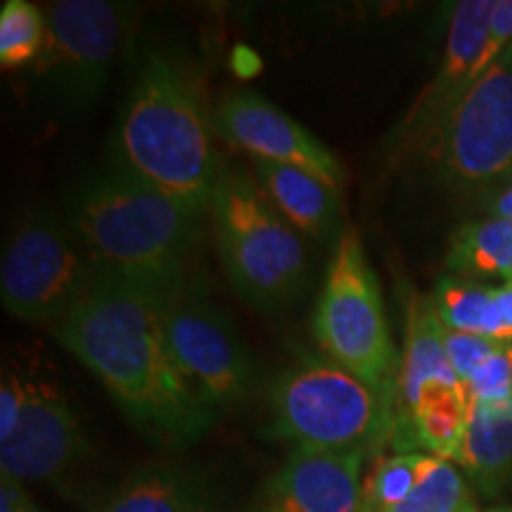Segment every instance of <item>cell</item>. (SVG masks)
<instances>
[{"label":"cell","instance_id":"7","mask_svg":"<svg viewBox=\"0 0 512 512\" xmlns=\"http://www.w3.org/2000/svg\"><path fill=\"white\" fill-rule=\"evenodd\" d=\"M100 268L79 235L55 216L31 214L19 221L0 264V299L24 323H62L93 290Z\"/></svg>","mask_w":512,"mask_h":512},{"label":"cell","instance_id":"3","mask_svg":"<svg viewBox=\"0 0 512 512\" xmlns=\"http://www.w3.org/2000/svg\"><path fill=\"white\" fill-rule=\"evenodd\" d=\"M200 216L114 169L79 190L74 233L100 273L169 290L183 283V261Z\"/></svg>","mask_w":512,"mask_h":512},{"label":"cell","instance_id":"17","mask_svg":"<svg viewBox=\"0 0 512 512\" xmlns=\"http://www.w3.org/2000/svg\"><path fill=\"white\" fill-rule=\"evenodd\" d=\"M479 489L496 494L512 475V401L475 403L467 408V425L458 456Z\"/></svg>","mask_w":512,"mask_h":512},{"label":"cell","instance_id":"19","mask_svg":"<svg viewBox=\"0 0 512 512\" xmlns=\"http://www.w3.org/2000/svg\"><path fill=\"white\" fill-rule=\"evenodd\" d=\"M446 271L453 278L512 280V221L489 219L460 226L451 235L444 259Z\"/></svg>","mask_w":512,"mask_h":512},{"label":"cell","instance_id":"10","mask_svg":"<svg viewBox=\"0 0 512 512\" xmlns=\"http://www.w3.org/2000/svg\"><path fill=\"white\" fill-rule=\"evenodd\" d=\"M164 325L176 366L211 413L245 399L252 361L226 313L178 283L166 292Z\"/></svg>","mask_w":512,"mask_h":512},{"label":"cell","instance_id":"24","mask_svg":"<svg viewBox=\"0 0 512 512\" xmlns=\"http://www.w3.org/2000/svg\"><path fill=\"white\" fill-rule=\"evenodd\" d=\"M467 401L505 403L512 401V342L503 344L470 380L465 382Z\"/></svg>","mask_w":512,"mask_h":512},{"label":"cell","instance_id":"11","mask_svg":"<svg viewBox=\"0 0 512 512\" xmlns=\"http://www.w3.org/2000/svg\"><path fill=\"white\" fill-rule=\"evenodd\" d=\"M83 451V432L60 389L27 363V396L15 430L0 441L3 475L17 482L62 477Z\"/></svg>","mask_w":512,"mask_h":512},{"label":"cell","instance_id":"14","mask_svg":"<svg viewBox=\"0 0 512 512\" xmlns=\"http://www.w3.org/2000/svg\"><path fill=\"white\" fill-rule=\"evenodd\" d=\"M366 456L294 448L268 479L254 512H358Z\"/></svg>","mask_w":512,"mask_h":512},{"label":"cell","instance_id":"29","mask_svg":"<svg viewBox=\"0 0 512 512\" xmlns=\"http://www.w3.org/2000/svg\"><path fill=\"white\" fill-rule=\"evenodd\" d=\"M489 216L512 221V176L494 192V197H491Z\"/></svg>","mask_w":512,"mask_h":512},{"label":"cell","instance_id":"13","mask_svg":"<svg viewBox=\"0 0 512 512\" xmlns=\"http://www.w3.org/2000/svg\"><path fill=\"white\" fill-rule=\"evenodd\" d=\"M494 3L496 0H460L453 5L446 48L437 72L403 119L401 133L406 145L420 147L425 143L448 110L484 74L482 53Z\"/></svg>","mask_w":512,"mask_h":512},{"label":"cell","instance_id":"12","mask_svg":"<svg viewBox=\"0 0 512 512\" xmlns=\"http://www.w3.org/2000/svg\"><path fill=\"white\" fill-rule=\"evenodd\" d=\"M214 126L223 140L240 147L252 159H266L309 171L339 190L344 171L337 157L290 114L256 93H233L214 114Z\"/></svg>","mask_w":512,"mask_h":512},{"label":"cell","instance_id":"27","mask_svg":"<svg viewBox=\"0 0 512 512\" xmlns=\"http://www.w3.org/2000/svg\"><path fill=\"white\" fill-rule=\"evenodd\" d=\"M512 46V0H496L494 10L489 17V31H486L484 53H482V72L489 64L498 60L505 50Z\"/></svg>","mask_w":512,"mask_h":512},{"label":"cell","instance_id":"9","mask_svg":"<svg viewBox=\"0 0 512 512\" xmlns=\"http://www.w3.org/2000/svg\"><path fill=\"white\" fill-rule=\"evenodd\" d=\"M46 24V46L34 74L64 107L86 112L110 83L133 29V10L107 0H57L48 5Z\"/></svg>","mask_w":512,"mask_h":512},{"label":"cell","instance_id":"30","mask_svg":"<svg viewBox=\"0 0 512 512\" xmlns=\"http://www.w3.org/2000/svg\"><path fill=\"white\" fill-rule=\"evenodd\" d=\"M484 512H512V508H491V510H484Z\"/></svg>","mask_w":512,"mask_h":512},{"label":"cell","instance_id":"2","mask_svg":"<svg viewBox=\"0 0 512 512\" xmlns=\"http://www.w3.org/2000/svg\"><path fill=\"white\" fill-rule=\"evenodd\" d=\"M211 124L188 69L147 53L114 133V169L204 214L223 178Z\"/></svg>","mask_w":512,"mask_h":512},{"label":"cell","instance_id":"8","mask_svg":"<svg viewBox=\"0 0 512 512\" xmlns=\"http://www.w3.org/2000/svg\"><path fill=\"white\" fill-rule=\"evenodd\" d=\"M441 181L484 188L512 176V46L489 64L420 145Z\"/></svg>","mask_w":512,"mask_h":512},{"label":"cell","instance_id":"20","mask_svg":"<svg viewBox=\"0 0 512 512\" xmlns=\"http://www.w3.org/2000/svg\"><path fill=\"white\" fill-rule=\"evenodd\" d=\"M432 302L444 328L512 342L501 309L498 285L494 287L446 275L434 287Z\"/></svg>","mask_w":512,"mask_h":512},{"label":"cell","instance_id":"28","mask_svg":"<svg viewBox=\"0 0 512 512\" xmlns=\"http://www.w3.org/2000/svg\"><path fill=\"white\" fill-rule=\"evenodd\" d=\"M0 512H41L31 501L22 482L0 475Z\"/></svg>","mask_w":512,"mask_h":512},{"label":"cell","instance_id":"15","mask_svg":"<svg viewBox=\"0 0 512 512\" xmlns=\"http://www.w3.org/2000/svg\"><path fill=\"white\" fill-rule=\"evenodd\" d=\"M444 394H465V387L448 361L444 323L434 309L432 294L425 297V294L415 292L408 304L406 344H403L399 375H396L394 434L411 420V415L422 403Z\"/></svg>","mask_w":512,"mask_h":512},{"label":"cell","instance_id":"22","mask_svg":"<svg viewBox=\"0 0 512 512\" xmlns=\"http://www.w3.org/2000/svg\"><path fill=\"white\" fill-rule=\"evenodd\" d=\"M46 12L27 0H5L0 8V64L19 69L34 64L46 46Z\"/></svg>","mask_w":512,"mask_h":512},{"label":"cell","instance_id":"26","mask_svg":"<svg viewBox=\"0 0 512 512\" xmlns=\"http://www.w3.org/2000/svg\"><path fill=\"white\" fill-rule=\"evenodd\" d=\"M24 396H27V363L24 366L15 361L10 366L5 363L3 382H0V441L8 439L15 430Z\"/></svg>","mask_w":512,"mask_h":512},{"label":"cell","instance_id":"16","mask_svg":"<svg viewBox=\"0 0 512 512\" xmlns=\"http://www.w3.org/2000/svg\"><path fill=\"white\" fill-rule=\"evenodd\" d=\"M259 185L283 219L309 238H323L337 223L339 190L309 171L254 159Z\"/></svg>","mask_w":512,"mask_h":512},{"label":"cell","instance_id":"4","mask_svg":"<svg viewBox=\"0 0 512 512\" xmlns=\"http://www.w3.org/2000/svg\"><path fill=\"white\" fill-rule=\"evenodd\" d=\"M271 434L294 448L370 453L392 444L396 401L328 356H302L268 394Z\"/></svg>","mask_w":512,"mask_h":512},{"label":"cell","instance_id":"18","mask_svg":"<svg viewBox=\"0 0 512 512\" xmlns=\"http://www.w3.org/2000/svg\"><path fill=\"white\" fill-rule=\"evenodd\" d=\"M207 489L178 467H147L126 479L95 512H207Z\"/></svg>","mask_w":512,"mask_h":512},{"label":"cell","instance_id":"25","mask_svg":"<svg viewBox=\"0 0 512 512\" xmlns=\"http://www.w3.org/2000/svg\"><path fill=\"white\" fill-rule=\"evenodd\" d=\"M503 339L494 337H482V335H470V332H456L444 328V347L451 361L453 370H456L458 380L465 382L477 373L479 368L503 347Z\"/></svg>","mask_w":512,"mask_h":512},{"label":"cell","instance_id":"21","mask_svg":"<svg viewBox=\"0 0 512 512\" xmlns=\"http://www.w3.org/2000/svg\"><path fill=\"white\" fill-rule=\"evenodd\" d=\"M389 512H479L456 463L425 453L411 496Z\"/></svg>","mask_w":512,"mask_h":512},{"label":"cell","instance_id":"6","mask_svg":"<svg viewBox=\"0 0 512 512\" xmlns=\"http://www.w3.org/2000/svg\"><path fill=\"white\" fill-rule=\"evenodd\" d=\"M313 337L323 356L396 401V354L382 290L356 228L339 235L313 313Z\"/></svg>","mask_w":512,"mask_h":512},{"label":"cell","instance_id":"5","mask_svg":"<svg viewBox=\"0 0 512 512\" xmlns=\"http://www.w3.org/2000/svg\"><path fill=\"white\" fill-rule=\"evenodd\" d=\"M209 211L223 271L249 306L280 309L302 292L306 247L261 185L228 171Z\"/></svg>","mask_w":512,"mask_h":512},{"label":"cell","instance_id":"23","mask_svg":"<svg viewBox=\"0 0 512 512\" xmlns=\"http://www.w3.org/2000/svg\"><path fill=\"white\" fill-rule=\"evenodd\" d=\"M425 453H394L375 465L368 484H363L361 510L358 512H389L411 496L418 484Z\"/></svg>","mask_w":512,"mask_h":512},{"label":"cell","instance_id":"1","mask_svg":"<svg viewBox=\"0 0 512 512\" xmlns=\"http://www.w3.org/2000/svg\"><path fill=\"white\" fill-rule=\"evenodd\" d=\"M169 290L100 273L53 332L138 427L162 441H188L207 430L211 411L171 354L164 325Z\"/></svg>","mask_w":512,"mask_h":512}]
</instances>
